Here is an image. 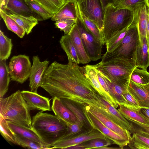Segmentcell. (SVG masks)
<instances>
[{"label":"cell","mask_w":149,"mask_h":149,"mask_svg":"<svg viewBox=\"0 0 149 149\" xmlns=\"http://www.w3.org/2000/svg\"><path fill=\"white\" fill-rule=\"evenodd\" d=\"M40 87L52 99H65L81 105L92 103L97 92L82 67L72 62L66 64L52 63L45 72Z\"/></svg>","instance_id":"1"},{"label":"cell","mask_w":149,"mask_h":149,"mask_svg":"<svg viewBox=\"0 0 149 149\" xmlns=\"http://www.w3.org/2000/svg\"><path fill=\"white\" fill-rule=\"evenodd\" d=\"M32 125L46 149L52 148L54 144L65 136L68 130L65 122L59 118L41 111L33 116Z\"/></svg>","instance_id":"2"},{"label":"cell","mask_w":149,"mask_h":149,"mask_svg":"<svg viewBox=\"0 0 149 149\" xmlns=\"http://www.w3.org/2000/svg\"><path fill=\"white\" fill-rule=\"evenodd\" d=\"M30 111L19 90L7 97H0V116L7 120L33 130Z\"/></svg>","instance_id":"3"},{"label":"cell","mask_w":149,"mask_h":149,"mask_svg":"<svg viewBox=\"0 0 149 149\" xmlns=\"http://www.w3.org/2000/svg\"><path fill=\"white\" fill-rule=\"evenodd\" d=\"M95 65L97 70L111 81L127 86L130 75L136 67L134 60L122 57L102 61Z\"/></svg>","instance_id":"4"},{"label":"cell","mask_w":149,"mask_h":149,"mask_svg":"<svg viewBox=\"0 0 149 149\" xmlns=\"http://www.w3.org/2000/svg\"><path fill=\"white\" fill-rule=\"evenodd\" d=\"M134 21L133 10L118 9L112 3L108 4L104 9L102 31L105 44Z\"/></svg>","instance_id":"5"},{"label":"cell","mask_w":149,"mask_h":149,"mask_svg":"<svg viewBox=\"0 0 149 149\" xmlns=\"http://www.w3.org/2000/svg\"><path fill=\"white\" fill-rule=\"evenodd\" d=\"M139 40V34L134 22L118 47L111 53L106 52L102 56V61L115 57H124L134 61L135 52Z\"/></svg>","instance_id":"6"},{"label":"cell","mask_w":149,"mask_h":149,"mask_svg":"<svg viewBox=\"0 0 149 149\" xmlns=\"http://www.w3.org/2000/svg\"><path fill=\"white\" fill-rule=\"evenodd\" d=\"M88 105L94 107L105 115L122 127L129 131L134 130L132 125L119 112L97 92L95 99Z\"/></svg>","instance_id":"7"},{"label":"cell","mask_w":149,"mask_h":149,"mask_svg":"<svg viewBox=\"0 0 149 149\" xmlns=\"http://www.w3.org/2000/svg\"><path fill=\"white\" fill-rule=\"evenodd\" d=\"M76 24L85 51L90 60L96 61L102 58V48L103 45L86 29L78 17Z\"/></svg>","instance_id":"8"},{"label":"cell","mask_w":149,"mask_h":149,"mask_svg":"<svg viewBox=\"0 0 149 149\" xmlns=\"http://www.w3.org/2000/svg\"><path fill=\"white\" fill-rule=\"evenodd\" d=\"M8 67L11 80L23 84L29 78L31 65L28 56L22 54L13 56Z\"/></svg>","instance_id":"9"},{"label":"cell","mask_w":149,"mask_h":149,"mask_svg":"<svg viewBox=\"0 0 149 149\" xmlns=\"http://www.w3.org/2000/svg\"><path fill=\"white\" fill-rule=\"evenodd\" d=\"M81 11L94 22L102 33L104 10L100 0H76Z\"/></svg>","instance_id":"10"},{"label":"cell","mask_w":149,"mask_h":149,"mask_svg":"<svg viewBox=\"0 0 149 149\" xmlns=\"http://www.w3.org/2000/svg\"><path fill=\"white\" fill-rule=\"evenodd\" d=\"M96 138L108 139L100 132L92 128L90 130H83L72 136L63 138L54 144L52 148L68 149L69 147Z\"/></svg>","instance_id":"11"},{"label":"cell","mask_w":149,"mask_h":149,"mask_svg":"<svg viewBox=\"0 0 149 149\" xmlns=\"http://www.w3.org/2000/svg\"><path fill=\"white\" fill-rule=\"evenodd\" d=\"M81 107L85 117L92 128L100 132L112 141L113 143L118 145L120 148L123 149L128 144L129 141L106 126L92 113L86 110L82 105Z\"/></svg>","instance_id":"12"},{"label":"cell","mask_w":149,"mask_h":149,"mask_svg":"<svg viewBox=\"0 0 149 149\" xmlns=\"http://www.w3.org/2000/svg\"><path fill=\"white\" fill-rule=\"evenodd\" d=\"M32 61L29 78V86L31 91L37 93L43 75L48 67L49 61L47 60L41 61L38 56H33Z\"/></svg>","instance_id":"13"},{"label":"cell","mask_w":149,"mask_h":149,"mask_svg":"<svg viewBox=\"0 0 149 149\" xmlns=\"http://www.w3.org/2000/svg\"><path fill=\"white\" fill-rule=\"evenodd\" d=\"M82 68L85 76L91 82L97 93L111 105L116 108L118 107L119 105L117 102L100 84L95 65H87L82 67Z\"/></svg>","instance_id":"14"},{"label":"cell","mask_w":149,"mask_h":149,"mask_svg":"<svg viewBox=\"0 0 149 149\" xmlns=\"http://www.w3.org/2000/svg\"><path fill=\"white\" fill-rule=\"evenodd\" d=\"M82 105L86 110L92 113L106 126L130 142L131 138L130 131L120 127L109 117L91 106L86 104Z\"/></svg>","instance_id":"15"},{"label":"cell","mask_w":149,"mask_h":149,"mask_svg":"<svg viewBox=\"0 0 149 149\" xmlns=\"http://www.w3.org/2000/svg\"><path fill=\"white\" fill-rule=\"evenodd\" d=\"M21 92L30 110H41L43 112L51 110L50 100L48 98L31 91L24 90Z\"/></svg>","instance_id":"16"},{"label":"cell","mask_w":149,"mask_h":149,"mask_svg":"<svg viewBox=\"0 0 149 149\" xmlns=\"http://www.w3.org/2000/svg\"><path fill=\"white\" fill-rule=\"evenodd\" d=\"M0 9L7 10L18 15L33 16L38 21L43 20L41 17L29 8L24 0H4L0 6Z\"/></svg>","instance_id":"17"},{"label":"cell","mask_w":149,"mask_h":149,"mask_svg":"<svg viewBox=\"0 0 149 149\" xmlns=\"http://www.w3.org/2000/svg\"><path fill=\"white\" fill-rule=\"evenodd\" d=\"M134 61L136 67L147 70L149 67V52L147 41L145 37L139 35V40L136 50Z\"/></svg>","instance_id":"18"},{"label":"cell","mask_w":149,"mask_h":149,"mask_svg":"<svg viewBox=\"0 0 149 149\" xmlns=\"http://www.w3.org/2000/svg\"><path fill=\"white\" fill-rule=\"evenodd\" d=\"M128 90L138 102L141 108H149V83L141 84L130 81Z\"/></svg>","instance_id":"19"},{"label":"cell","mask_w":149,"mask_h":149,"mask_svg":"<svg viewBox=\"0 0 149 149\" xmlns=\"http://www.w3.org/2000/svg\"><path fill=\"white\" fill-rule=\"evenodd\" d=\"M133 11L134 22L139 34L146 38L148 10L145 2L137 6Z\"/></svg>","instance_id":"20"},{"label":"cell","mask_w":149,"mask_h":149,"mask_svg":"<svg viewBox=\"0 0 149 149\" xmlns=\"http://www.w3.org/2000/svg\"><path fill=\"white\" fill-rule=\"evenodd\" d=\"M101 73L108 88L111 95L116 101L119 106L123 105L127 107V102L124 94L128 90V87L114 82Z\"/></svg>","instance_id":"21"},{"label":"cell","mask_w":149,"mask_h":149,"mask_svg":"<svg viewBox=\"0 0 149 149\" xmlns=\"http://www.w3.org/2000/svg\"><path fill=\"white\" fill-rule=\"evenodd\" d=\"M119 107L118 110L127 120L133 122L144 130L149 128V122L140 113L139 110L123 105Z\"/></svg>","instance_id":"22"},{"label":"cell","mask_w":149,"mask_h":149,"mask_svg":"<svg viewBox=\"0 0 149 149\" xmlns=\"http://www.w3.org/2000/svg\"><path fill=\"white\" fill-rule=\"evenodd\" d=\"M69 34L76 49L79 61V63L86 64L91 61L84 49L80 33L75 24L73 26Z\"/></svg>","instance_id":"23"},{"label":"cell","mask_w":149,"mask_h":149,"mask_svg":"<svg viewBox=\"0 0 149 149\" xmlns=\"http://www.w3.org/2000/svg\"><path fill=\"white\" fill-rule=\"evenodd\" d=\"M51 109L55 115L64 121L74 123L77 121L76 116L60 98L55 97L53 99Z\"/></svg>","instance_id":"24"},{"label":"cell","mask_w":149,"mask_h":149,"mask_svg":"<svg viewBox=\"0 0 149 149\" xmlns=\"http://www.w3.org/2000/svg\"><path fill=\"white\" fill-rule=\"evenodd\" d=\"M78 18L75 1H68L51 19L56 21L61 19L77 20Z\"/></svg>","instance_id":"25"},{"label":"cell","mask_w":149,"mask_h":149,"mask_svg":"<svg viewBox=\"0 0 149 149\" xmlns=\"http://www.w3.org/2000/svg\"><path fill=\"white\" fill-rule=\"evenodd\" d=\"M3 10L25 31L27 35L31 33L33 27L38 23V20L33 16L18 15L7 10Z\"/></svg>","instance_id":"26"},{"label":"cell","mask_w":149,"mask_h":149,"mask_svg":"<svg viewBox=\"0 0 149 149\" xmlns=\"http://www.w3.org/2000/svg\"><path fill=\"white\" fill-rule=\"evenodd\" d=\"M7 121L9 127L14 134L36 142L46 149L44 143L33 130L26 128L9 121Z\"/></svg>","instance_id":"27"},{"label":"cell","mask_w":149,"mask_h":149,"mask_svg":"<svg viewBox=\"0 0 149 149\" xmlns=\"http://www.w3.org/2000/svg\"><path fill=\"white\" fill-rule=\"evenodd\" d=\"M59 42L62 48L67 55L68 62L79 64L77 54L70 35L69 34H65L62 36Z\"/></svg>","instance_id":"28"},{"label":"cell","mask_w":149,"mask_h":149,"mask_svg":"<svg viewBox=\"0 0 149 149\" xmlns=\"http://www.w3.org/2000/svg\"><path fill=\"white\" fill-rule=\"evenodd\" d=\"M78 17L86 29L99 40L104 45L105 42L102 33L96 24L89 18L86 17L81 11L78 4L75 1Z\"/></svg>","instance_id":"29"},{"label":"cell","mask_w":149,"mask_h":149,"mask_svg":"<svg viewBox=\"0 0 149 149\" xmlns=\"http://www.w3.org/2000/svg\"><path fill=\"white\" fill-rule=\"evenodd\" d=\"M63 103L73 113L77 118V120L80 122L87 130H90V125L83 112L81 105L71 100L60 99Z\"/></svg>","instance_id":"30"},{"label":"cell","mask_w":149,"mask_h":149,"mask_svg":"<svg viewBox=\"0 0 149 149\" xmlns=\"http://www.w3.org/2000/svg\"><path fill=\"white\" fill-rule=\"evenodd\" d=\"M10 79L6 60H0V97H3L7 92Z\"/></svg>","instance_id":"31"},{"label":"cell","mask_w":149,"mask_h":149,"mask_svg":"<svg viewBox=\"0 0 149 149\" xmlns=\"http://www.w3.org/2000/svg\"><path fill=\"white\" fill-rule=\"evenodd\" d=\"M111 142L108 139L96 138L69 147L68 149H98L100 148L111 145Z\"/></svg>","instance_id":"32"},{"label":"cell","mask_w":149,"mask_h":149,"mask_svg":"<svg viewBox=\"0 0 149 149\" xmlns=\"http://www.w3.org/2000/svg\"><path fill=\"white\" fill-rule=\"evenodd\" d=\"M128 144L132 149H149V136L136 131Z\"/></svg>","instance_id":"33"},{"label":"cell","mask_w":149,"mask_h":149,"mask_svg":"<svg viewBox=\"0 0 149 149\" xmlns=\"http://www.w3.org/2000/svg\"><path fill=\"white\" fill-rule=\"evenodd\" d=\"M0 14L8 29L22 38L26 33L25 31L2 9H0Z\"/></svg>","instance_id":"34"},{"label":"cell","mask_w":149,"mask_h":149,"mask_svg":"<svg viewBox=\"0 0 149 149\" xmlns=\"http://www.w3.org/2000/svg\"><path fill=\"white\" fill-rule=\"evenodd\" d=\"M53 15L69 0H33Z\"/></svg>","instance_id":"35"},{"label":"cell","mask_w":149,"mask_h":149,"mask_svg":"<svg viewBox=\"0 0 149 149\" xmlns=\"http://www.w3.org/2000/svg\"><path fill=\"white\" fill-rule=\"evenodd\" d=\"M134 23V21L117 33L105 43L107 48L106 53H111L118 47L128 30Z\"/></svg>","instance_id":"36"},{"label":"cell","mask_w":149,"mask_h":149,"mask_svg":"<svg viewBox=\"0 0 149 149\" xmlns=\"http://www.w3.org/2000/svg\"><path fill=\"white\" fill-rule=\"evenodd\" d=\"M11 39L0 30V60H6L10 56L13 47Z\"/></svg>","instance_id":"37"},{"label":"cell","mask_w":149,"mask_h":149,"mask_svg":"<svg viewBox=\"0 0 149 149\" xmlns=\"http://www.w3.org/2000/svg\"><path fill=\"white\" fill-rule=\"evenodd\" d=\"M130 81L139 84H148L149 83V72L147 70L136 67L130 75Z\"/></svg>","instance_id":"38"},{"label":"cell","mask_w":149,"mask_h":149,"mask_svg":"<svg viewBox=\"0 0 149 149\" xmlns=\"http://www.w3.org/2000/svg\"><path fill=\"white\" fill-rule=\"evenodd\" d=\"M0 132L7 141L17 145L15 134L9 127L7 120L0 116Z\"/></svg>","instance_id":"39"},{"label":"cell","mask_w":149,"mask_h":149,"mask_svg":"<svg viewBox=\"0 0 149 149\" xmlns=\"http://www.w3.org/2000/svg\"><path fill=\"white\" fill-rule=\"evenodd\" d=\"M145 0H113L111 3L118 9H124L133 10L139 4L145 2Z\"/></svg>","instance_id":"40"},{"label":"cell","mask_w":149,"mask_h":149,"mask_svg":"<svg viewBox=\"0 0 149 149\" xmlns=\"http://www.w3.org/2000/svg\"><path fill=\"white\" fill-rule=\"evenodd\" d=\"M14 134L17 145L28 148L46 149L44 146L36 142L15 134Z\"/></svg>","instance_id":"41"},{"label":"cell","mask_w":149,"mask_h":149,"mask_svg":"<svg viewBox=\"0 0 149 149\" xmlns=\"http://www.w3.org/2000/svg\"><path fill=\"white\" fill-rule=\"evenodd\" d=\"M27 5L33 11L39 15L43 20L51 18L53 15L33 0H24Z\"/></svg>","instance_id":"42"},{"label":"cell","mask_w":149,"mask_h":149,"mask_svg":"<svg viewBox=\"0 0 149 149\" xmlns=\"http://www.w3.org/2000/svg\"><path fill=\"white\" fill-rule=\"evenodd\" d=\"M76 21L77 20L71 19H59L55 21V25L56 27L63 31L65 34H68L75 24Z\"/></svg>","instance_id":"43"},{"label":"cell","mask_w":149,"mask_h":149,"mask_svg":"<svg viewBox=\"0 0 149 149\" xmlns=\"http://www.w3.org/2000/svg\"><path fill=\"white\" fill-rule=\"evenodd\" d=\"M124 96L127 102V107L139 110L141 107L128 90L124 94Z\"/></svg>","instance_id":"44"},{"label":"cell","mask_w":149,"mask_h":149,"mask_svg":"<svg viewBox=\"0 0 149 149\" xmlns=\"http://www.w3.org/2000/svg\"><path fill=\"white\" fill-rule=\"evenodd\" d=\"M97 72L98 78L100 84L105 91L109 93L108 88L102 76L101 73L98 70H97Z\"/></svg>","instance_id":"45"},{"label":"cell","mask_w":149,"mask_h":149,"mask_svg":"<svg viewBox=\"0 0 149 149\" xmlns=\"http://www.w3.org/2000/svg\"><path fill=\"white\" fill-rule=\"evenodd\" d=\"M139 111L140 113L149 122V108H141Z\"/></svg>","instance_id":"46"},{"label":"cell","mask_w":149,"mask_h":149,"mask_svg":"<svg viewBox=\"0 0 149 149\" xmlns=\"http://www.w3.org/2000/svg\"><path fill=\"white\" fill-rule=\"evenodd\" d=\"M146 39L148 47L149 46V11L148 10L147 24L146 31Z\"/></svg>","instance_id":"47"},{"label":"cell","mask_w":149,"mask_h":149,"mask_svg":"<svg viewBox=\"0 0 149 149\" xmlns=\"http://www.w3.org/2000/svg\"><path fill=\"white\" fill-rule=\"evenodd\" d=\"M136 131L149 136V128L146 130L143 129L137 130Z\"/></svg>","instance_id":"48"},{"label":"cell","mask_w":149,"mask_h":149,"mask_svg":"<svg viewBox=\"0 0 149 149\" xmlns=\"http://www.w3.org/2000/svg\"><path fill=\"white\" fill-rule=\"evenodd\" d=\"M104 10L105 7L108 4L111 3V0H100Z\"/></svg>","instance_id":"49"},{"label":"cell","mask_w":149,"mask_h":149,"mask_svg":"<svg viewBox=\"0 0 149 149\" xmlns=\"http://www.w3.org/2000/svg\"><path fill=\"white\" fill-rule=\"evenodd\" d=\"M118 148L112 147H109L108 146H106L104 147H102L98 149H117Z\"/></svg>","instance_id":"50"},{"label":"cell","mask_w":149,"mask_h":149,"mask_svg":"<svg viewBox=\"0 0 149 149\" xmlns=\"http://www.w3.org/2000/svg\"><path fill=\"white\" fill-rule=\"evenodd\" d=\"M145 3L146 5L148 10L149 11V0H145Z\"/></svg>","instance_id":"51"},{"label":"cell","mask_w":149,"mask_h":149,"mask_svg":"<svg viewBox=\"0 0 149 149\" xmlns=\"http://www.w3.org/2000/svg\"><path fill=\"white\" fill-rule=\"evenodd\" d=\"M0 6H1L4 0H0Z\"/></svg>","instance_id":"52"},{"label":"cell","mask_w":149,"mask_h":149,"mask_svg":"<svg viewBox=\"0 0 149 149\" xmlns=\"http://www.w3.org/2000/svg\"><path fill=\"white\" fill-rule=\"evenodd\" d=\"M76 1V0H69V1Z\"/></svg>","instance_id":"53"},{"label":"cell","mask_w":149,"mask_h":149,"mask_svg":"<svg viewBox=\"0 0 149 149\" xmlns=\"http://www.w3.org/2000/svg\"><path fill=\"white\" fill-rule=\"evenodd\" d=\"M148 52H149V46L148 47Z\"/></svg>","instance_id":"54"}]
</instances>
